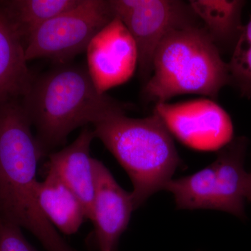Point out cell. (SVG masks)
I'll return each mask as SVG.
<instances>
[{
  "instance_id": "cell-13",
  "label": "cell",
  "mask_w": 251,
  "mask_h": 251,
  "mask_svg": "<svg viewBox=\"0 0 251 251\" xmlns=\"http://www.w3.org/2000/svg\"><path fill=\"white\" fill-rule=\"evenodd\" d=\"M37 198L44 215L63 234L76 233L87 219L78 198L50 170L47 169L45 179L39 181Z\"/></svg>"
},
{
  "instance_id": "cell-4",
  "label": "cell",
  "mask_w": 251,
  "mask_h": 251,
  "mask_svg": "<svg viewBox=\"0 0 251 251\" xmlns=\"http://www.w3.org/2000/svg\"><path fill=\"white\" fill-rule=\"evenodd\" d=\"M152 65L143 94L155 105L184 94L215 100L225 86L232 84L228 64L201 24L168 34L157 48Z\"/></svg>"
},
{
  "instance_id": "cell-7",
  "label": "cell",
  "mask_w": 251,
  "mask_h": 251,
  "mask_svg": "<svg viewBox=\"0 0 251 251\" xmlns=\"http://www.w3.org/2000/svg\"><path fill=\"white\" fill-rule=\"evenodd\" d=\"M110 4L134 39L143 85L151 76L153 56L163 39L175 29L201 23L189 3L180 0H110Z\"/></svg>"
},
{
  "instance_id": "cell-6",
  "label": "cell",
  "mask_w": 251,
  "mask_h": 251,
  "mask_svg": "<svg viewBox=\"0 0 251 251\" xmlns=\"http://www.w3.org/2000/svg\"><path fill=\"white\" fill-rule=\"evenodd\" d=\"M115 17L110 0H81L29 38L25 43L26 59L47 58L58 65L68 64L86 51L96 34Z\"/></svg>"
},
{
  "instance_id": "cell-14",
  "label": "cell",
  "mask_w": 251,
  "mask_h": 251,
  "mask_svg": "<svg viewBox=\"0 0 251 251\" xmlns=\"http://www.w3.org/2000/svg\"><path fill=\"white\" fill-rule=\"evenodd\" d=\"M191 9L218 49L234 47L242 32V0H191Z\"/></svg>"
},
{
  "instance_id": "cell-1",
  "label": "cell",
  "mask_w": 251,
  "mask_h": 251,
  "mask_svg": "<svg viewBox=\"0 0 251 251\" xmlns=\"http://www.w3.org/2000/svg\"><path fill=\"white\" fill-rule=\"evenodd\" d=\"M21 99L0 104V217L29 231L46 251H78L38 202V164L44 156Z\"/></svg>"
},
{
  "instance_id": "cell-17",
  "label": "cell",
  "mask_w": 251,
  "mask_h": 251,
  "mask_svg": "<svg viewBox=\"0 0 251 251\" xmlns=\"http://www.w3.org/2000/svg\"><path fill=\"white\" fill-rule=\"evenodd\" d=\"M0 251H36L18 225L0 217Z\"/></svg>"
},
{
  "instance_id": "cell-12",
  "label": "cell",
  "mask_w": 251,
  "mask_h": 251,
  "mask_svg": "<svg viewBox=\"0 0 251 251\" xmlns=\"http://www.w3.org/2000/svg\"><path fill=\"white\" fill-rule=\"evenodd\" d=\"M27 62L24 41L0 1V104L27 93L34 79Z\"/></svg>"
},
{
  "instance_id": "cell-5",
  "label": "cell",
  "mask_w": 251,
  "mask_h": 251,
  "mask_svg": "<svg viewBox=\"0 0 251 251\" xmlns=\"http://www.w3.org/2000/svg\"><path fill=\"white\" fill-rule=\"evenodd\" d=\"M248 142L234 138L220 150L215 161L201 171L172 179L164 190L173 195L176 208L184 210L212 209L245 218L249 173L244 168Z\"/></svg>"
},
{
  "instance_id": "cell-11",
  "label": "cell",
  "mask_w": 251,
  "mask_h": 251,
  "mask_svg": "<svg viewBox=\"0 0 251 251\" xmlns=\"http://www.w3.org/2000/svg\"><path fill=\"white\" fill-rule=\"evenodd\" d=\"M94 138V130L85 127L72 144L50 153L47 162V169L54 172L77 196L87 219L91 221L93 219L95 186L90 148Z\"/></svg>"
},
{
  "instance_id": "cell-16",
  "label": "cell",
  "mask_w": 251,
  "mask_h": 251,
  "mask_svg": "<svg viewBox=\"0 0 251 251\" xmlns=\"http://www.w3.org/2000/svg\"><path fill=\"white\" fill-rule=\"evenodd\" d=\"M232 83L237 86L243 97H251V16L243 27L228 63Z\"/></svg>"
},
{
  "instance_id": "cell-15",
  "label": "cell",
  "mask_w": 251,
  "mask_h": 251,
  "mask_svg": "<svg viewBox=\"0 0 251 251\" xmlns=\"http://www.w3.org/2000/svg\"><path fill=\"white\" fill-rule=\"evenodd\" d=\"M81 0H8L4 9L25 45L29 38L52 18L76 6Z\"/></svg>"
},
{
  "instance_id": "cell-18",
  "label": "cell",
  "mask_w": 251,
  "mask_h": 251,
  "mask_svg": "<svg viewBox=\"0 0 251 251\" xmlns=\"http://www.w3.org/2000/svg\"><path fill=\"white\" fill-rule=\"evenodd\" d=\"M247 200L251 202V173H249V185H248V191Z\"/></svg>"
},
{
  "instance_id": "cell-8",
  "label": "cell",
  "mask_w": 251,
  "mask_h": 251,
  "mask_svg": "<svg viewBox=\"0 0 251 251\" xmlns=\"http://www.w3.org/2000/svg\"><path fill=\"white\" fill-rule=\"evenodd\" d=\"M153 110L173 137L193 150L219 151L234 139L230 117L212 99L158 103Z\"/></svg>"
},
{
  "instance_id": "cell-10",
  "label": "cell",
  "mask_w": 251,
  "mask_h": 251,
  "mask_svg": "<svg viewBox=\"0 0 251 251\" xmlns=\"http://www.w3.org/2000/svg\"><path fill=\"white\" fill-rule=\"evenodd\" d=\"M94 178L93 251H118L122 234L135 210L131 193L117 182L101 161L92 158Z\"/></svg>"
},
{
  "instance_id": "cell-2",
  "label": "cell",
  "mask_w": 251,
  "mask_h": 251,
  "mask_svg": "<svg viewBox=\"0 0 251 251\" xmlns=\"http://www.w3.org/2000/svg\"><path fill=\"white\" fill-rule=\"evenodd\" d=\"M21 103L44 156L79 127L94 125L123 104L97 90L87 66L62 64L34 79Z\"/></svg>"
},
{
  "instance_id": "cell-3",
  "label": "cell",
  "mask_w": 251,
  "mask_h": 251,
  "mask_svg": "<svg viewBox=\"0 0 251 251\" xmlns=\"http://www.w3.org/2000/svg\"><path fill=\"white\" fill-rule=\"evenodd\" d=\"M124 105L94 125L98 138L129 176L135 209L173 179L181 160L173 135L156 111L144 118H132Z\"/></svg>"
},
{
  "instance_id": "cell-9",
  "label": "cell",
  "mask_w": 251,
  "mask_h": 251,
  "mask_svg": "<svg viewBox=\"0 0 251 251\" xmlns=\"http://www.w3.org/2000/svg\"><path fill=\"white\" fill-rule=\"evenodd\" d=\"M86 52L87 70L100 94L129 80L138 67L134 39L117 16L96 34Z\"/></svg>"
}]
</instances>
